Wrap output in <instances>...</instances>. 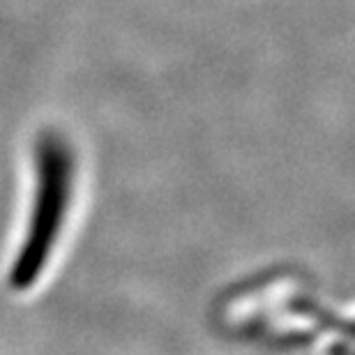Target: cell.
I'll use <instances>...</instances> for the list:
<instances>
[{
  "label": "cell",
  "mask_w": 355,
  "mask_h": 355,
  "mask_svg": "<svg viewBox=\"0 0 355 355\" xmlns=\"http://www.w3.org/2000/svg\"><path fill=\"white\" fill-rule=\"evenodd\" d=\"M69 194H72V157L62 141L49 139L37 150V191L33 201L31 226L10 272L14 288L24 291L37 282L65 219Z\"/></svg>",
  "instance_id": "6da1fadb"
}]
</instances>
